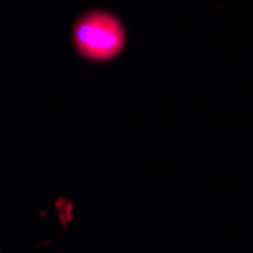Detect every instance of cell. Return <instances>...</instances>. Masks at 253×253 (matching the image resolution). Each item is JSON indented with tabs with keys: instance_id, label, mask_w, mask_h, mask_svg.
Wrapping results in <instances>:
<instances>
[{
	"instance_id": "cell-1",
	"label": "cell",
	"mask_w": 253,
	"mask_h": 253,
	"mask_svg": "<svg viewBox=\"0 0 253 253\" xmlns=\"http://www.w3.org/2000/svg\"><path fill=\"white\" fill-rule=\"evenodd\" d=\"M72 42L79 56L86 61H112L125 50L126 28L112 12L93 9L82 14L75 21Z\"/></svg>"
}]
</instances>
